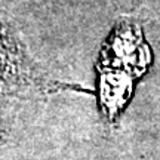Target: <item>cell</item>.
I'll use <instances>...</instances> for the list:
<instances>
[{
    "instance_id": "cell-3",
    "label": "cell",
    "mask_w": 160,
    "mask_h": 160,
    "mask_svg": "<svg viewBox=\"0 0 160 160\" xmlns=\"http://www.w3.org/2000/svg\"><path fill=\"white\" fill-rule=\"evenodd\" d=\"M133 77L111 70H98V104L107 122H116L133 91Z\"/></svg>"
},
{
    "instance_id": "cell-1",
    "label": "cell",
    "mask_w": 160,
    "mask_h": 160,
    "mask_svg": "<svg viewBox=\"0 0 160 160\" xmlns=\"http://www.w3.org/2000/svg\"><path fill=\"white\" fill-rule=\"evenodd\" d=\"M151 64V51L137 24L122 21L110 33L99 52L97 68L111 70L138 79Z\"/></svg>"
},
{
    "instance_id": "cell-2",
    "label": "cell",
    "mask_w": 160,
    "mask_h": 160,
    "mask_svg": "<svg viewBox=\"0 0 160 160\" xmlns=\"http://www.w3.org/2000/svg\"><path fill=\"white\" fill-rule=\"evenodd\" d=\"M43 85L12 25L0 18V97H22Z\"/></svg>"
},
{
    "instance_id": "cell-4",
    "label": "cell",
    "mask_w": 160,
    "mask_h": 160,
    "mask_svg": "<svg viewBox=\"0 0 160 160\" xmlns=\"http://www.w3.org/2000/svg\"><path fill=\"white\" fill-rule=\"evenodd\" d=\"M8 138V122H6L5 110L2 107V97H0V145L6 141Z\"/></svg>"
}]
</instances>
